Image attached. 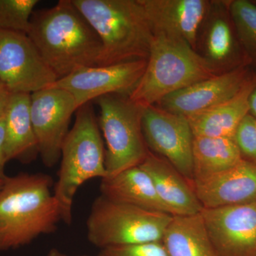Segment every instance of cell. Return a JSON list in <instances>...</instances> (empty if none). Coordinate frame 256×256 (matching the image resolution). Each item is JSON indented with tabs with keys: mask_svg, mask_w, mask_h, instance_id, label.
<instances>
[{
	"mask_svg": "<svg viewBox=\"0 0 256 256\" xmlns=\"http://www.w3.org/2000/svg\"><path fill=\"white\" fill-rule=\"evenodd\" d=\"M28 35L58 79L97 66L100 38L72 0L33 13Z\"/></svg>",
	"mask_w": 256,
	"mask_h": 256,
	"instance_id": "6da1fadb",
	"label": "cell"
},
{
	"mask_svg": "<svg viewBox=\"0 0 256 256\" xmlns=\"http://www.w3.org/2000/svg\"><path fill=\"white\" fill-rule=\"evenodd\" d=\"M50 175L20 173L0 190V252L31 244L56 230L62 215Z\"/></svg>",
	"mask_w": 256,
	"mask_h": 256,
	"instance_id": "7a4b0ae2",
	"label": "cell"
},
{
	"mask_svg": "<svg viewBox=\"0 0 256 256\" xmlns=\"http://www.w3.org/2000/svg\"><path fill=\"white\" fill-rule=\"evenodd\" d=\"M101 42L97 66L148 60L154 33L139 0H72Z\"/></svg>",
	"mask_w": 256,
	"mask_h": 256,
	"instance_id": "3957f363",
	"label": "cell"
},
{
	"mask_svg": "<svg viewBox=\"0 0 256 256\" xmlns=\"http://www.w3.org/2000/svg\"><path fill=\"white\" fill-rule=\"evenodd\" d=\"M106 176V150L94 107L88 102L76 110L74 127L62 146L58 178L53 192L64 223L72 224L78 188L88 180Z\"/></svg>",
	"mask_w": 256,
	"mask_h": 256,
	"instance_id": "277c9868",
	"label": "cell"
},
{
	"mask_svg": "<svg viewBox=\"0 0 256 256\" xmlns=\"http://www.w3.org/2000/svg\"><path fill=\"white\" fill-rule=\"evenodd\" d=\"M216 75L186 42L154 34L146 70L128 97L143 107L154 106L166 96Z\"/></svg>",
	"mask_w": 256,
	"mask_h": 256,
	"instance_id": "5b68a950",
	"label": "cell"
},
{
	"mask_svg": "<svg viewBox=\"0 0 256 256\" xmlns=\"http://www.w3.org/2000/svg\"><path fill=\"white\" fill-rule=\"evenodd\" d=\"M173 216L112 201L100 195L87 218V238L105 248L162 242Z\"/></svg>",
	"mask_w": 256,
	"mask_h": 256,
	"instance_id": "8992f818",
	"label": "cell"
},
{
	"mask_svg": "<svg viewBox=\"0 0 256 256\" xmlns=\"http://www.w3.org/2000/svg\"><path fill=\"white\" fill-rule=\"evenodd\" d=\"M97 100L99 127L105 138L106 178L138 166L149 152L143 136V106L128 96L110 94Z\"/></svg>",
	"mask_w": 256,
	"mask_h": 256,
	"instance_id": "52a82bcc",
	"label": "cell"
},
{
	"mask_svg": "<svg viewBox=\"0 0 256 256\" xmlns=\"http://www.w3.org/2000/svg\"><path fill=\"white\" fill-rule=\"evenodd\" d=\"M57 80L26 34L0 32V80L12 92L32 94Z\"/></svg>",
	"mask_w": 256,
	"mask_h": 256,
	"instance_id": "ba28073f",
	"label": "cell"
},
{
	"mask_svg": "<svg viewBox=\"0 0 256 256\" xmlns=\"http://www.w3.org/2000/svg\"><path fill=\"white\" fill-rule=\"evenodd\" d=\"M78 110L74 96L64 89L48 87L31 94V119L43 164L53 168L60 159L69 124Z\"/></svg>",
	"mask_w": 256,
	"mask_h": 256,
	"instance_id": "9c48e42d",
	"label": "cell"
},
{
	"mask_svg": "<svg viewBox=\"0 0 256 256\" xmlns=\"http://www.w3.org/2000/svg\"><path fill=\"white\" fill-rule=\"evenodd\" d=\"M142 128L148 150L169 162L192 184L194 134L188 119L156 105L146 106Z\"/></svg>",
	"mask_w": 256,
	"mask_h": 256,
	"instance_id": "30bf717a",
	"label": "cell"
},
{
	"mask_svg": "<svg viewBox=\"0 0 256 256\" xmlns=\"http://www.w3.org/2000/svg\"><path fill=\"white\" fill-rule=\"evenodd\" d=\"M146 60L110 66H94L76 70L50 87L64 89L74 96L77 108L110 94L129 96L142 78Z\"/></svg>",
	"mask_w": 256,
	"mask_h": 256,
	"instance_id": "8fae6325",
	"label": "cell"
},
{
	"mask_svg": "<svg viewBox=\"0 0 256 256\" xmlns=\"http://www.w3.org/2000/svg\"><path fill=\"white\" fill-rule=\"evenodd\" d=\"M196 50L218 74L250 67L230 16L228 0L210 2Z\"/></svg>",
	"mask_w": 256,
	"mask_h": 256,
	"instance_id": "7c38bea8",
	"label": "cell"
},
{
	"mask_svg": "<svg viewBox=\"0 0 256 256\" xmlns=\"http://www.w3.org/2000/svg\"><path fill=\"white\" fill-rule=\"evenodd\" d=\"M201 214L217 256H256V204L203 208Z\"/></svg>",
	"mask_w": 256,
	"mask_h": 256,
	"instance_id": "4fadbf2b",
	"label": "cell"
},
{
	"mask_svg": "<svg viewBox=\"0 0 256 256\" xmlns=\"http://www.w3.org/2000/svg\"><path fill=\"white\" fill-rule=\"evenodd\" d=\"M252 73L250 67L245 66L218 74L166 96L156 106L188 119L233 98Z\"/></svg>",
	"mask_w": 256,
	"mask_h": 256,
	"instance_id": "5bb4252c",
	"label": "cell"
},
{
	"mask_svg": "<svg viewBox=\"0 0 256 256\" xmlns=\"http://www.w3.org/2000/svg\"><path fill=\"white\" fill-rule=\"evenodd\" d=\"M154 34L178 38L196 50L200 28L210 9L207 0H139Z\"/></svg>",
	"mask_w": 256,
	"mask_h": 256,
	"instance_id": "9a60e30c",
	"label": "cell"
},
{
	"mask_svg": "<svg viewBox=\"0 0 256 256\" xmlns=\"http://www.w3.org/2000/svg\"><path fill=\"white\" fill-rule=\"evenodd\" d=\"M192 186L203 208L256 204V164L242 160Z\"/></svg>",
	"mask_w": 256,
	"mask_h": 256,
	"instance_id": "2e32d148",
	"label": "cell"
},
{
	"mask_svg": "<svg viewBox=\"0 0 256 256\" xmlns=\"http://www.w3.org/2000/svg\"><path fill=\"white\" fill-rule=\"evenodd\" d=\"M140 166L150 176L170 214L194 215L203 210L192 183L164 158L149 151Z\"/></svg>",
	"mask_w": 256,
	"mask_h": 256,
	"instance_id": "e0dca14e",
	"label": "cell"
},
{
	"mask_svg": "<svg viewBox=\"0 0 256 256\" xmlns=\"http://www.w3.org/2000/svg\"><path fill=\"white\" fill-rule=\"evenodd\" d=\"M31 94L15 92L4 116L5 156L6 161L28 164L38 154V142L30 112Z\"/></svg>",
	"mask_w": 256,
	"mask_h": 256,
	"instance_id": "ac0fdd59",
	"label": "cell"
},
{
	"mask_svg": "<svg viewBox=\"0 0 256 256\" xmlns=\"http://www.w3.org/2000/svg\"><path fill=\"white\" fill-rule=\"evenodd\" d=\"M256 82L252 73L238 94L213 108L188 118L194 137L225 138L233 139L234 133L248 114V98Z\"/></svg>",
	"mask_w": 256,
	"mask_h": 256,
	"instance_id": "d6986e66",
	"label": "cell"
},
{
	"mask_svg": "<svg viewBox=\"0 0 256 256\" xmlns=\"http://www.w3.org/2000/svg\"><path fill=\"white\" fill-rule=\"evenodd\" d=\"M100 190V195L112 201L169 214L158 196L150 176L140 165L102 178Z\"/></svg>",
	"mask_w": 256,
	"mask_h": 256,
	"instance_id": "ffe728a7",
	"label": "cell"
},
{
	"mask_svg": "<svg viewBox=\"0 0 256 256\" xmlns=\"http://www.w3.org/2000/svg\"><path fill=\"white\" fill-rule=\"evenodd\" d=\"M168 256H217L201 212L190 216H173L162 240Z\"/></svg>",
	"mask_w": 256,
	"mask_h": 256,
	"instance_id": "44dd1931",
	"label": "cell"
},
{
	"mask_svg": "<svg viewBox=\"0 0 256 256\" xmlns=\"http://www.w3.org/2000/svg\"><path fill=\"white\" fill-rule=\"evenodd\" d=\"M193 182H198L226 171L242 161L232 138L194 137Z\"/></svg>",
	"mask_w": 256,
	"mask_h": 256,
	"instance_id": "7402d4cb",
	"label": "cell"
},
{
	"mask_svg": "<svg viewBox=\"0 0 256 256\" xmlns=\"http://www.w3.org/2000/svg\"><path fill=\"white\" fill-rule=\"evenodd\" d=\"M228 8L249 66L256 68V3L254 0H228Z\"/></svg>",
	"mask_w": 256,
	"mask_h": 256,
	"instance_id": "603a6c76",
	"label": "cell"
},
{
	"mask_svg": "<svg viewBox=\"0 0 256 256\" xmlns=\"http://www.w3.org/2000/svg\"><path fill=\"white\" fill-rule=\"evenodd\" d=\"M38 0H0V32L28 34L34 9Z\"/></svg>",
	"mask_w": 256,
	"mask_h": 256,
	"instance_id": "cb8c5ba5",
	"label": "cell"
},
{
	"mask_svg": "<svg viewBox=\"0 0 256 256\" xmlns=\"http://www.w3.org/2000/svg\"><path fill=\"white\" fill-rule=\"evenodd\" d=\"M244 161L256 164V118L248 114L238 124L233 138Z\"/></svg>",
	"mask_w": 256,
	"mask_h": 256,
	"instance_id": "d4e9b609",
	"label": "cell"
},
{
	"mask_svg": "<svg viewBox=\"0 0 256 256\" xmlns=\"http://www.w3.org/2000/svg\"><path fill=\"white\" fill-rule=\"evenodd\" d=\"M97 256H168L162 242L100 249Z\"/></svg>",
	"mask_w": 256,
	"mask_h": 256,
	"instance_id": "484cf974",
	"label": "cell"
},
{
	"mask_svg": "<svg viewBox=\"0 0 256 256\" xmlns=\"http://www.w3.org/2000/svg\"><path fill=\"white\" fill-rule=\"evenodd\" d=\"M8 163L5 156V126L4 117L0 119V180L6 178L5 165Z\"/></svg>",
	"mask_w": 256,
	"mask_h": 256,
	"instance_id": "4316f807",
	"label": "cell"
},
{
	"mask_svg": "<svg viewBox=\"0 0 256 256\" xmlns=\"http://www.w3.org/2000/svg\"><path fill=\"white\" fill-rule=\"evenodd\" d=\"M13 94L14 92L0 80V119L4 117Z\"/></svg>",
	"mask_w": 256,
	"mask_h": 256,
	"instance_id": "83f0119b",
	"label": "cell"
},
{
	"mask_svg": "<svg viewBox=\"0 0 256 256\" xmlns=\"http://www.w3.org/2000/svg\"><path fill=\"white\" fill-rule=\"evenodd\" d=\"M248 114L256 118V82L248 98Z\"/></svg>",
	"mask_w": 256,
	"mask_h": 256,
	"instance_id": "f1b7e54d",
	"label": "cell"
},
{
	"mask_svg": "<svg viewBox=\"0 0 256 256\" xmlns=\"http://www.w3.org/2000/svg\"><path fill=\"white\" fill-rule=\"evenodd\" d=\"M46 256H90L88 255H86V254H82V255H76V256H70L68 254H65V252H62L58 248H52L50 249Z\"/></svg>",
	"mask_w": 256,
	"mask_h": 256,
	"instance_id": "f546056e",
	"label": "cell"
},
{
	"mask_svg": "<svg viewBox=\"0 0 256 256\" xmlns=\"http://www.w3.org/2000/svg\"><path fill=\"white\" fill-rule=\"evenodd\" d=\"M4 180H0V190L2 188L3 184H4Z\"/></svg>",
	"mask_w": 256,
	"mask_h": 256,
	"instance_id": "4dcf8cb0",
	"label": "cell"
},
{
	"mask_svg": "<svg viewBox=\"0 0 256 256\" xmlns=\"http://www.w3.org/2000/svg\"><path fill=\"white\" fill-rule=\"evenodd\" d=\"M254 1L256 3V0H254Z\"/></svg>",
	"mask_w": 256,
	"mask_h": 256,
	"instance_id": "1f68e13d",
	"label": "cell"
}]
</instances>
